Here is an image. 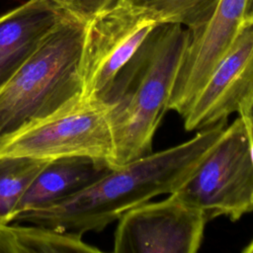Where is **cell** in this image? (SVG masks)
<instances>
[{"instance_id": "6da1fadb", "label": "cell", "mask_w": 253, "mask_h": 253, "mask_svg": "<svg viewBox=\"0 0 253 253\" xmlns=\"http://www.w3.org/2000/svg\"><path fill=\"white\" fill-rule=\"evenodd\" d=\"M225 120L203 128L191 139L151 152L44 207L25 211L12 220L58 232L83 235L103 230L126 211L159 195L174 193L220 136Z\"/></svg>"}, {"instance_id": "7a4b0ae2", "label": "cell", "mask_w": 253, "mask_h": 253, "mask_svg": "<svg viewBox=\"0 0 253 253\" xmlns=\"http://www.w3.org/2000/svg\"><path fill=\"white\" fill-rule=\"evenodd\" d=\"M189 36V29L179 24L157 26L101 101L113 133L115 168L152 152Z\"/></svg>"}, {"instance_id": "3957f363", "label": "cell", "mask_w": 253, "mask_h": 253, "mask_svg": "<svg viewBox=\"0 0 253 253\" xmlns=\"http://www.w3.org/2000/svg\"><path fill=\"white\" fill-rule=\"evenodd\" d=\"M87 24L66 13L32 57L0 87V145L82 97Z\"/></svg>"}, {"instance_id": "277c9868", "label": "cell", "mask_w": 253, "mask_h": 253, "mask_svg": "<svg viewBox=\"0 0 253 253\" xmlns=\"http://www.w3.org/2000/svg\"><path fill=\"white\" fill-rule=\"evenodd\" d=\"M202 211L210 221L227 216L235 221L253 211V162L245 126L238 117L172 193Z\"/></svg>"}, {"instance_id": "5b68a950", "label": "cell", "mask_w": 253, "mask_h": 253, "mask_svg": "<svg viewBox=\"0 0 253 253\" xmlns=\"http://www.w3.org/2000/svg\"><path fill=\"white\" fill-rule=\"evenodd\" d=\"M0 156L46 160L85 156L115 168V145L107 106L81 97L12 135L0 145Z\"/></svg>"}, {"instance_id": "8992f818", "label": "cell", "mask_w": 253, "mask_h": 253, "mask_svg": "<svg viewBox=\"0 0 253 253\" xmlns=\"http://www.w3.org/2000/svg\"><path fill=\"white\" fill-rule=\"evenodd\" d=\"M164 23L157 13L128 0L90 20L81 61L82 98L102 101L149 34Z\"/></svg>"}, {"instance_id": "52a82bcc", "label": "cell", "mask_w": 253, "mask_h": 253, "mask_svg": "<svg viewBox=\"0 0 253 253\" xmlns=\"http://www.w3.org/2000/svg\"><path fill=\"white\" fill-rule=\"evenodd\" d=\"M207 219L204 212L174 194L125 211L114 234L116 253H195Z\"/></svg>"}, {"instance_id": "ba28073f", "label": "cell", "mask_w": 253, "mask_h": 253, "mask_svg": "<svg viewBox=\"0 0 253 253\" xmlns=\"http://www.w3.org/2000/svg\"><path fill=\"white\" fill-rule=\"evenodd\" d=\"M253 94V21L243 20L230 46L183 116L187 130L206 128L237 113Z\"/></svg>"}, {"instance_id": "9c48e42d", "label": "cell", "mask_w": 253, "mask_h": 253, "mask_svg": "<svg viewBox=\"0 0 253 253\" xmlns=\"http://www.w3.org/2000/svg\"><path fill=\"white\" fill-rule=\"evenodd\" d=\"M246 0H219L208 22L190 31L168 110L182 117L234 40L243 20Z\"/></svg>"}, {"instance_id": "30bf717a", "label": "cell", "mask_w": 253, "mask_h": 253, "mask_svg": "<svg viewBox=\"0 0 253 253\" xmlns=\"http://www.w3.org/2000/svg\"><path fill=\"white\" fill-rule=\"evenodd\" d=\"M65 14L50 0H29L0 16V87L32 57Z\"/></svg>"}, {"instance_id": "8fae6325", "label": "cell", "mask_w": 253, "mask_h": 253, "mask_svg": "<svg viewBox=\"0 0 253 253\" xmlns=\"http://www.w3.org/2000/svg\"><path fill=\"white\" fill-rule=\"evenodd\" d=\"M110 169L112 167L107 163L85 156H68L50 160L20 199L12 220L20 212L47 206L77 192Z\"/></svg>"}, {"instance_id": "7c38bea8", "label": "cell", "mask_w": 253, "mask_h": 253, "mask_svg": "<svg viewBox=\"0 0 253 253\" xmlns=\"http://www.w3.org/2000/svg\"><path fill=\"white\" fill-rule=\"evenodd\" d=\"M0 249L2 253L100 252L98 248L84 242L81 235L18 223L0 225Z\"/></svg>"}, {"instance_id": "4fadbf2b", "label": "cell", "mask_w": 253, "mask_h": 253, "mask_svg": "<svg viewBox=\"0 0 253 253\" xmlns=\"http://www.w3.org/2000/svg\"><path fill=\"white\" fill-rule=\"evenodd\" d=\"M49 161L26 156H0V224L11 223L20 199Z\"/></svg>"}, {"instance_id": "5bb4252c", "label": "cell", "mask_w": 253, "mask_h": 253, "mask_svg": "<svg viewBox=\"0 0 253 253\" xmlns=\"http://www.w3.org/2000/svg\"><path fill=\"white\" fill-rule=\"evenodd\" d=\"M132 4L160 15L165 23H174L190 31L204 26L219 0H128Z\"/></svg>"}, {"instance_id": "9a60e30c", "label": "cell", "mask_w": 253, "mask_h": 253, "mask_svg": "<svg viewBox=\"0 0 253 253\" xmlns=\"http://www.w3.org/2000/svg\"><path fill=\"white\" fill-rule=\"evenodd\" d=\"M64 12L89 22L121 0H50Z\"/></svg>"}, {"instance_id": "2e32d148", "label": "cell", "mask_w": 253, "mask_h": 253, "mask_svg": "<svg viewBox=\"0 0 253 253\" xmlns=\"http://www.w3.org/2000/svg\"><path fill=\"white\" fill-rule=\"evenodd\" d=\"M237 113L239 114V118L242 120L246 129L253 162V94L244 100Z\"/></svg>"}, {"instance_id": "e0dca14e", "label": "cell", "mask_w": 253, "mask_h": 253, "mask_svg": "<svg viewBox=\"0 0 253 253\" xmlns=\"http://www.w3.org/2000/svg\"><path fill=\"white\" fill-rule=\"evenodd\" d=\"M244 20L253 21V0H246Z\"/></svg>"}, {"instance_id": "ac0fdd59", "label": "cell", "mask_w": 253, "mask_h": 253, "mask_svg": "<svg viewBox=\"0 0 253 253\" xmlns=\"http://www.w3.org/2000/svg\"><path fill=\"white\" fill-rule=\"evenodd\" d=\"M243 252H245V253H253V240L243 249Z\"/></svg>"}, {"instance_id": "d6986e66", "label": "cell", "mask_w": 253, "mask_h": 253, "mask_svg": "<svg viewBox=\"0 0 253 253\" xmlns=\"http://www.w3.org/2000/svg\"><path fill=\"white\" fill-rule=\"evenodd\" d=\"M0 253H2V251H1V249H0Z\"/></svg>"}]
</instances>
